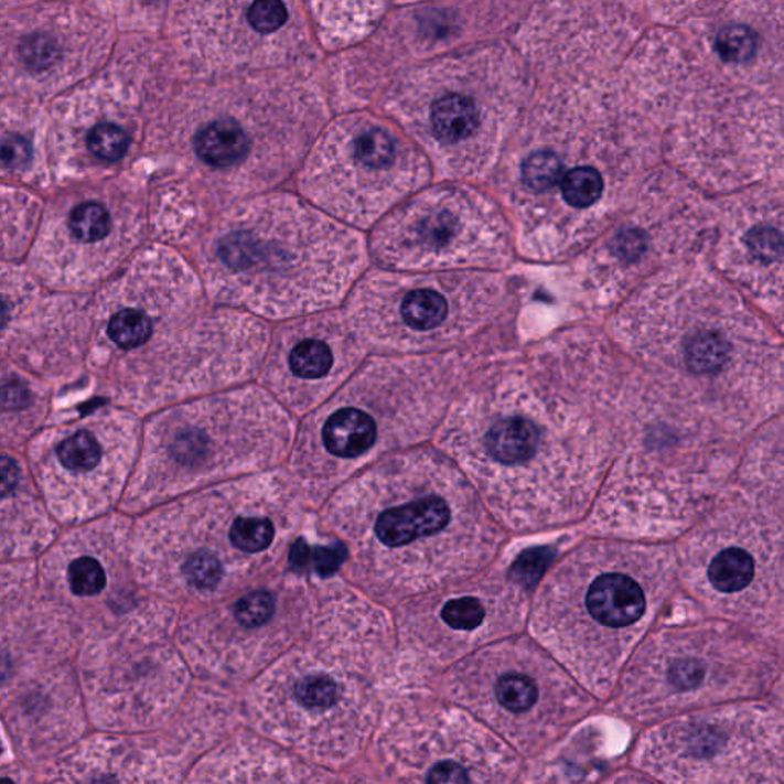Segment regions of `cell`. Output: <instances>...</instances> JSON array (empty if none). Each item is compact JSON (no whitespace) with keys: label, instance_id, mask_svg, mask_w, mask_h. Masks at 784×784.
<instances>
[{"label":"cell","instance_id":"cell-1","mask_svg":"<svg viewBox=\"0 0 784 784\" xmlns=\"http://www.w3.org/2000/svg\"><path fill=\"white\" fill-rule=\"evenodd\" d=\"M443 454L500 526L534 535L589 514L613 455L609 427L523 377L468 386L437 429Z\"/></svg>","mask_w":784,"mask_h":784},{"label":"cell","instance_id":"cell-2","mask_svg":"<svg viewBox=\"0 0 784 784\" xmlns=\"http://www.w3.org/2000/svg\"><path fill=\"white\" fill-rule=\"evenodd\" d=\"M183 255L212 302L267 322L339 309L372 266L364 232L287 189L224 208Z\"/></svg>","mask_w":784,"mask_h":784},{"label":"cell","instance_id":"cell-3","mask_svg":"<svg viewBox=\"0 0 784 784\" xmlns=\"http://www.w3.org/2000/svg\"><path fill=\"white\" fill-rule=\"evenodd\" d=\"M675 546L587 539L550 567L530 598V636L597 700L679 589Z\"/></svg>","mask_w":784,"mask_h":784},{"label":"cell","instance_id":"cell-4","mask_svg":"<svg viewBox=\"0 0 784 784\" xmlns=\"http://www.w3.org/2000/svg\"><path fill=\"white\" fill-rule=\"evenodd\" d=\"M206 98L172 141L175 176L155 198V230L172 246H191L204 227L238 201L293 179L324 128L316 105H270L234 86Z\"/></svg>","mask_w":784,"mask_h":784},{"label":"cell","instance_id":"cell-5","mask_svg":"<svg viewBox=\"0 0 784 784\" xmlns=\"http://www.w3.org/2000/svg\"><path fill=\"white\" fill-rule=\"evenodd\" d=\"M648 289L636 299L640 314L630 311L636 353L687 393L715 399L727 427L723 400L742 433L767 419L780 404L782 356L762 322L715 279L668 278Z\"/></svg>","mask_w":784,"mask_h":784},{"label":"cell","instance_id":"cell-6","mask_svg":"<svg viewBox=\"0 0 784 784\" xmlns=\"http://www.w3.org/2000/svg\"><path fill=\"white\" fill-rule=\"evenodd\" d=\"M740 437L699 412L649 409L632 417L587 514L586 534L647 543L681 537L730 483Z\"/></svg>","mask_w":784,"mask_h":784},{"label":"cell","instance_id":"cell-7","mask_svg":"<svg viewBox=\"0 0 784 784\" xmlns=\"http://www.w3.org/2000/svg\"><path fill=\"white\" fill-rule=\"evenodd\" d=\"M460 352L369 354L329 399L302 417L291 464L314 479H337L419 444L439 429L464 377Z\"/></svg>","mask_w":784,"mask_h":784},{"label":"cell","instance_id":"cell-8","mask_svg":"<svg viewBox=\"0 0 784 784\" xmlns=\"http://www.w3.org/2000/svg\"><path fill=\"white\" fill-rule=\"evenodd\" d=\"M374 469L394 502L376 507L366 535L380 557L405 561L409 589L455 584L500 557L507 530L447 454L417 448Z\"/></svg>","mask_w":784,"mask_h":784},{"label":"cell","instance_id":"cell-9","mask_svg":"<svg viewBox=\"0 0 784 784\" xmlns=\"http://www.w3.org/2000/svg\"><path fill=\"white\" fill-rule=\"evenodd\" d=\"M783 681V654L722 617L659 624L634 649L610 711L636 724L712 705L760 699Z\"/></svg>","mask_w":784,"mask_h":784},{"label":"cell","instance_id":"cell-10","mask_svg":"<svg viewBox=\"0 0 784 784\" xmlns=\"http://www.w3.org/2000/svg\"><path fill=\"white\" fill-rule=\"evenodd\" d=\"M297 419L259 384L181 401L149 425L121 511L138 514L192 484L273 466L293 447Z\"/></svg>","mask_w":784,"mask_h":784},{"label":"cell","instance_id":"cell-11","mask_svg":"<svg viewBox=\"0 0 784 784\" xmlns=\"http://www.w3.org/2000/svg\"><path fill=\"white\" fill-rule=\"evenodd\" d=\"M784 502L730 480L675 546L679 586L709 616L783 654Z\"/></svg>","mask_w":784,"mask_h":784},{"label":"cell","instance_id":"cell-12","mask_svg":"<svg viewBox=\"0 0 784 784\" xmlns=\"http://www.w3.org/2000/svg\"><path fill=\"white\" fill-rule=\"evenodd\" d=\"M440 687L529 760L565 739L598 705L534 637L516 634L464 656Z\"/></svg>","mask_w":784,"mask_h":784},{"label":"cell","instance_id":"cell-13","mask_svg":"<svg viewBox=\"0 0 784 784\" xmlns=\"http://www.w3.org/2000/svg\"><path fill=\"white\" fill-rule=\"evenodd\" d=\"M495 281L474 270L369 267L341 310L368 354L414 356L464 344L495 311Z\"/></svg>","mask_w":784,"mask_h":784},{"label":"cell","instance_id":"cell-14","mask_svg":"<svg viewBox=\"0 0 784 784\" xmlns=\"http://www.w3.org/2000/svg\"><path fill=\"white\" fill-rule=\"evenodd\" d=\"M771 695L654 723L634 747V770L649 782L783 784V692Z\"/></svg>","mask_w":784,"mask_h":784},{"label":"cell","instance_id":"cell-15","mask_svg":"<svg viewBox=\"0 0 784 784\" xmlns=\"http://www.w3.org/2000/svg\"><path fill=\"white\" fill-rule=\"evenodd\" d=\"M492 55L448 58L406 78L389 112L427 153L439 179L480 175L516 105V83L495 74Z\"/></svg>","mask_w":784,"mask_h":784},{"label":"cell","instance_id":"cell-16","mask_svg":"<svg viewBox=\"0 0 784 784\" xmlns=\"http://www.w3.org/2000/svg\"><path fill=\"white\" fill-rule=\"evenodd\" d=\"M293 180L303 200L364 232L427 187L432 165L399 126L353 114L319 133Z\"/></svg>","mask_w":784,"mask_h":784},{"label":"cell","instance_id":"cell-17","mask_svg":"<svg viewBox=\"0 0 784 784\" xmlns=\"http://www.w3.org/2000/svg\"><path fill=\"white\" fill-rule=\"evenodd\" d=\"M496 207L463 184H437L414 193L372 228L369 259L393 271L471 270L506 254Z\"/></svg>","mask_w":784,"mask_h":784},{"label":"cell","instance_id":"cell-18","mask_svg":"<svg viewBox=\"0 0 784 784\" xmlns=\"http://www.w3.org/2000/svg\"><path fill=\"white\" fill-rule=\"evenodd\" d=\"M131 549V519L123 514L66 527L37 562L35 598L65 606L85 636L117 624L143 604Z\"/></svg>","mask_w":784,"mask_h":784},{"label":"cell","instance_id":"cell-19","mask_svg":"<svg viewBox=\"0 0 784 784\" xmlns=\"http://www.w3.org/2000/svg\"><path fill=\"white\" fill-rule=\"evenodd\" d=\"M530 587L515 577L507 558L492 569L451 584L416 609L414 642L421 667H447L475 649L523 632Z\"/></svg>","mask_w":784,"mask_h":784},{"label":"cell","instance_id":"cell-20","mask_svg":"<svg viewBox=\"0 0 784 784\" xmlns=\"http://www.w3.org/2000/svg\"><path fill=\"white\" fill-rule=\"evenodd\" d=\"M344 311L333 309L278 322L258 384L297 417L316 409L368 357Z\"/></svg>","mask_w":784,"mask_h":784},{"label":"cell","instance_id":"cell-21","mask_svg":"<svg viewBox=\"0 0 784 784\" xmlns=\"http://www.w3.org/2000/svg\"><path fill=\"white\" fill-rule=\"evenodd\" d=\"M196 68H258L289 61L305 39L301 0H193Z\"/></svg>","mask_w":784,"mask_h":784},{"label":"cell","instance_id":"cell-22","mask_svg":"<svg viewBox=\"0 0 784 784\" xmlns=\"http://www.w3.org/2000/svg\"><path fill=\"white\" fill-rule=\"evenodd\" d=\"M137 432L104 443L96 432L78 429L35 461L34 482L50 514L62 527L108 515L123 498L136 452Z\"/></svg>","mask_w":784,"mask_h":784},{"label":"cell","instance_id":"cell-23","mask_svg":"<svg viewBox=\"0 0 784 784\" xmlns=\"http://www.w3.org/2000/svg\"><path fill=\"white\" fill-rule=\"evenodd\" d=\"M412 770L427 783H516L522 755L464 709L433 705L417 730Z\"/></svg>","mask_w":784,"mask_h":784},{"label":"cell","instance_id":"cell-24","mask_svg":"<svg viewBox=\"0 0 784 784\" xmlns=\"http://www.w3.org/2000/svg\"><path fill=\"white\" fill-rule=\"evenodd\" d=\"M0 717L18 759L42 774L88 735L90 722L74 661L23 685L0 709Z\"/></svg>","mask_w":784,"mask_h":784},{"label":"cell","instance_id":"cell-25","mask_svg":"<svg viewBox=\"0 0 784 784\" xmlns=\"http://www.w3.org/2000/svg\"><path fill=\"white\" fill-rule=\"evenodd\" d=\"M83 630L65 606L33 598L0 630V709L28 681L76 659Z\"/></svg>","mask_w":784,"mask_h":784},{"label":"cell","instance_id":"cell-26","mask_svg":"<svg viewBox=\"0 0 784 784\" xmlns=\"http://www.w3.org/2000/svg\"><path fill=\"white\" fill-rule=\"evenodd\" d=\"M735 208L723 234L722 269L754 297L782 309V196L760 195Z\"/></svg>","mask_w":784,"mask_h":784},{"label":"cell","instance_id":"cell-27","mask_svg":"<svg viewBox=\"0 0 784 784\" xmlns=\"http://www.w3.org/2000/svg\"><path fill=\"white\" fill-rule=\"evenodd\" d=\"M62 530L21 461L0 454V565L35 561Z\"/></svg>","mask_w":784,"mask_h":784},{"label":"cell","instance_id":"cell-28","mask_svg":"<svg viewBox=\"0 0 784 784\" xmlns=\"http://www.w3.org/2000/svg\"><path fill=\"white\" fill-rule=\"evenodd\" d=\"M656 224V216L648 215L647 219L637 214L626 216L622 226L614 228L601 244V275L609 276V281L616 276L614 282L624 278L626 283L647 269L662 251L661 227H654Z\"/></svg>","mask_w":784,"mask_h":784},{"label":"cell","instance_id":"cell-29","mask_svg":"<svg viewBox=\"0 0 784 784\" xmlns=\"http://www.w3.org/2000/svg\"><path fill=\"white\" fill-rule=\"evenodd\" d=\"M348 691L337 675L321 667L305 668L289 680V709L314 723L336 715L348 699Z\"/></svg>","mask_w":784,"mask_h":784},{"label":"cell","instance_id":"cell-30","mask_svg":"<svg viewBox=\"0 0 784 784\" xmlns=\"http://www.w3.org/2000/svg\"><path fill=\"white\" fill-rule=\"evenodd\" d=\"M382 0H311L326 42L344 45L368 33L382 14Z\"/></svg>","mask_w":784,"mask_h":784},{"label":"cell","instance_id":"cell-31","mask_svg":"<svg viewBox=\"0 0 784 784\" xmlns=\"http://www.w3.org/2000/svg\"><path fill=\"white\" fill-rule=\"evenodd\" d=\"M735 482L755 488L771 498L784 502L782 429L766 431L748 449L740 463Z\"/></svg>","mask_w":784,"mask_h":784},{"label":"cell","instance_id":"cell-32","mask_svg":"<svg viewBox=\"0 0 784 784\" xmlns=\"http://www.w3.org/2000/svg\"><path fill=\"white\" fill-rule=\"evenodd\" d=\"M37 561L0 565V630L35 597Z\"/></svg>","mask_w":784,"mask_h":784},{"label":"cell","instance_id":"cell-33","mask_svg":"<svg viewBox=\"0 0 784 784\" xmlns=\"http://www.w3.org/2000/svg\"><path fill=\"white\" fill-rule=\"evenodd\" d=\"M348 559V549L342 543H333L330 546H310L305 539H298L291 546L290 567L299 573L307 570L316 571L321 577H331L336 573Z\"/></svg>","mask_w":784,"mask_h":784},{"label":"cell","instance_id":"cell-34","mask_svg":"<svg viewBox=\"0 0 784 784\" xmlns=\"http://www.w3.org/2000/svg\"><path fill=\"white\" fill-rule=\"evenodd\" d=\"M232 621L243 632L254 633L270 625L278 613V597L270 590H251L243 594L230 609Z\"/></svg>","mask_w":784,"mask_h":784},{"label":"cell","instance_id":"cell-35","mask_svg":"<svg viewBox=\"0 0 784 784\" xmlns=\"http://www.w3.org/2000/svg\"><path fill=\"white\" fill-rule=\"evenodd\" d=\"M69 226L80 241L97 243L109 235L110 215L100 204H80L71 214Z\"/></svg>","mask_w":784,"mask_h":784},{"label":"cell","instance_id":"cell-36","mask_svg":"<svg viewBox=\"0 0 784 784\" xmlns=\"http://www.w3.org/2000/svg\"><path fill=\"white\" fill-rule=\"evenodd\" d=\"M129 144H131V138L128 132L116 125H98L88 136L89 151L105 161L123 159Z\"/></svg>","mask_w":784,"mask_h":784},{"label":"cell","instance_id":"cell-37","mask_svg":"<svg viewBox=\"0 0 784 784\" xmlns=\"http://www.w3.org/2000/svg\"><path fill=\"white\" fill-rule=\"evenodd\" d=\"M61 57L57 43L49 35L34 34L23 39L19 45V58L28 69L45 71Z\"/></svg>","mask_w":784,"mask_h":784},{"label":"cell","instance_id":"cell-38","mask_svg":"<svg viewBox=\"0 0 784 784\" xmlns=\"http://www.w3.org/2000/svg\"><path fill=\"white\" fill-rule=\"evenodd\" d=\"M33 149L21 136H8L0 141V161L10 168H23L31 161Z\"/></svg>","mask_w":784,"mask_h":784},{"label":"cell","instance_id":"cell-39","mask_svg":"<svg viewBox=\"0 0 784 784\" xmlns=\"http://www.w3.org/2000/svg\"><path fill=\"white\" fill-rule=\"evenodd\" d=\"M30 391L22 382L10 380L0 386V409L3 411H18L28 406Z\"/></svg>","mask_w":784,"mask_h":784},{"label":"cell","instance_id":"cell-40","mask_svg":"<svg viewBox=\"0 0 784 784\" xmlns=\"http://www.w3.org/2000/svg\"><path fill=\"white\" fill-rule=\"evenodd\" d=\"M15 760H19L18 755H15L13 747H11L10 739H8L7 734L6 724H3L2 717H0V767L6 766V764L15 762Z\"/></svg>","mask_w":784,"mask_h":784},{"label":"cell","instance_id":"cell-41","mask_svg":"<svg viewBox=\"0 0 784 784\" xmlns=\"http://www.w3.org/2000/svg\"><path fill=\"white\" fill-rule=\"evenodd\" d=\"M8 321H10V309L3 298H0V330L8 324Z\"/></svg>","mask_w":784,"mask_h":784}]
</instances>
